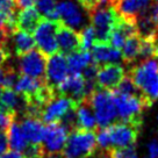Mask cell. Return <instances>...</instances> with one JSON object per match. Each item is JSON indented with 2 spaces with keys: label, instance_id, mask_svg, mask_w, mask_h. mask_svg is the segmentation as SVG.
Returning <instances> with one entry per match:
<instances>
[{
  "label": "cell",
  "instance_id": "cell-1",
  "mask_svg": "<svg viewBox=\"0 0 158 158\" xmlns=\"http://www.w3.org/2000/svg\"><path fill=\"white\" fill-rule=\"evenodd\" d=\"M129 76L149 105L158 100V56L139 60L130 69Z\"/></svg>",
  "mask_w": 158,
  "mask_h": 158
},
{
  "label": "cell",
  "instance_id": "cell-2",
  "mask_svg": "<svg viewBox=\"0 0 158 158\" xmlns=\"http://www.w3.org/2000/svg\"><path fill=\"white\" fill-rule=\"evenodd\" d=\"M86 99L89 101L95 113L98 127H107L116 121L118 109L112 89L97 87L93 93Z\"/></svg>",
  "mask_w": 158,
  "mask_h": 158
},
{
  "label": "cell",
  "instance_id": "cell-3",
  "mask_svg": "<svg viewBox=\"0 0 158 158\" xmlns=\"http://www.w3.org/2000/svg\"><path fill=\"white\" fill-rule=\"evenodd\" d=\"M97 147V133L94 130L76 128L71 130L62 152L65 158H89Z\"/></svg>",
  "mask_w": 158,
  "mask_h": 158
},
{
  "label": "cell",
  "instance_id": "cell-4",
  "mask_svg": "<svg viewBox=\"0 0 158 158\" xmlns=\"http://www.w3.org/2000/svg\"><path fill=\"white\" fill-rule=\"evenodd\" d=\"M118 15L114 5H97L89 12V18L95 31V42L109 43V37Z\"/></svg>",
  "mask_w": 158,
  "mask_h": 158
},
{
  "label": "cell",
  "instance_id": "cell-5",
  "mask_svg": "<svg viewBox=\"0 0 158 158\" xmlns=\"http://www.w3.org/2000/svg\"><path fill=\"white\" fill-rule=\"evenodd\" d=\"M113 93L118 109V118H120V121L141 123V115L144 109L150 106L142 94L118 93L115 91H113Z\"/></svg>",
  "mask_w": 158,
  "mask_h": 158
},
{
  "label": "cell",
  "instance_id": "cell-6",
  "mask_svg": "<svg viewBox=\"0 0 158 158\" xmlns=\"http://www.w3.org/2000/svg\"><path fill=\"white\" fill-rule=\"evenodd\" d=\"M60 23H62L60 20H50L44 18L41 20L40 25L34 31L35 42L37 48L48 57L50 55L59 51L56 35Z\"/></svg>",
  "mask_w": 158,
  "mask_h": 158
},
{
  "label": "cell",
  "instance_id": "cell-7",
  "mask_svg": "<svg viewBox=\"0 0 158 158\" xmlns=\"http://www.w3.org/2000/svg\"><path fill=\"white\" fill-rule=\"evenodd\" d=\"M76 107H77V102L73 99L60 93L57 95L54 94L42 106L40 116L44 123H52V122L60 121L66 114Z\"/></svg>",
  "mask_w": 158,
  "mask_h": 158
},
{
  "label": "cell",
  "instance_id": "cell-8",
  "mask_svg": "<svg viewBox=\"0 0 158 158\" xmlns=\"http://www.w3.org/2000/svg\"><path fill=\"white\" fill-rule=\"evenodd\" d=\"M57 13L59 20L73 29H83L87 26L89 13L76 0H60L57 2Z\"/></svg>",
  "mask_w": 158,
  "mask_h": 158
},
{
  "label": "cell",
  "instance_id": "cell-9",
  "mask_svg": "<svg viewBox=\"0 0 158 158\" xmlns=\"http://www.w3.org/2000/svg\"><path fill=\"white\" fill-rule=\"evenodd\" d=\"M71 129L62 121L47 123V130L42 142V148L47 153H59L63 151Z\"/></svg>",
  "mask_w": 158,
  "mask_h": 158
},
{
  "label": "cell",
  "instance_id": "cell-10",
  "mask_svg": "<svg viewBox=\"0 0 158 158\" xmlns=\"http://www.w3.org/2000/svg\"><path fill=\"white\" fill-rule=\"evenodd\" d=\"M48 63V56L41 50L33 49L19 56V71L21 74L45 80V70Z\"/></svg>",
  "mask_w": 158,
  "mask_h": 158
},
{
  "label": "cell",
  "instance_id": "cell-11",
  "mask_svg": "<svg viewBox=\"0 0 158 158\" xmlns=\"http://www.w3.org/2000/svg\"><path fill=\"white\" fill-rule=\"evenodd\" d=\"M139 124L141 123H136V122L118 121L107 126L110 134L112 148L134 145L137 139Z\"/></svg>",
  "mask_w": 158,
  "mask_h": 158
},
{
  "label": "cell",
  "instance_id": "cell-12",
  "mask_svg": "<svg viewBox=\"0 0 158 158\" xmlns=\"http://www.w3.org/2000/svg\"><path fill=\"white\" fill-rule=\"evenodd\" d=\"M69 73L70 70L66 55L62 54L60 51L50 55L45 70V81L48 86L55 91L56 87L69 76Z\"/></svg>",
  "mask_w": 158,
  "mask_h": 158
},
{
  "label": "cell",
  "instance_id": "cell-13",
  "mask_svg": "<svg viewBox=\"0 0 158 158\" xmlns=\"http://www.w3.org/2000/svg\"><path fill=\"white\" fill-rule=\"evenodd\" d=\"M55 91L68 95L78 104L87 98L86 79L81 72H70L69 76L56 87Z\"/></svg>",
  "mask_w": 158,
  "mask_h": 158
},
{
  "label": "cell",
  "instance_id": "cell-14",
  "mask_svg": "<svg viewBox=\"0 0 158 158\" xmlns=\"http://www.w3.org/2000/svg\"><path fill=\"white\" fill-rule=\"evenodd\" d=\"M123 66L118 63H108V64L99 65L97 73V85L98 87L106 89H114L120 81L124 78Z\"/></svg>",
  "mask_w": 158,
  "mask_h": 158
},
{
  "label": "cell",
  "instance_id": "cell-15",
  "mask_svg": "<svg viewBox=\"0 0 158 158\" xmlns=\"http://www.w3.org/2000/svg\"><path fill=\"white\" fill-rule=\"evenodd\" d=\"M56 39L58 43V50L62 54L69 55L71 52L81 50L80 33L76 31V29L69 26L64 25L63 22L59 25Z\"/></svg>",
  "mask_w": 158,
  "mask_h": 158
},
{
  "label": "cell",
  "instance_id": "cell-16",
  "mask_svg": "<svg viewBox=\"0 0 158 158\" xmlns=\"http://www.w3.org/2000/svg\"><path fill=\"white\" fill-rule=\"evenodd\" d=\"M20 126L29 143L42 144L47 130V126L42 118H39L36 115L27 114L20 122Z\"/></svg>",
  "mask_w": 158,
  "mask_h": 158
},
{
  "label": "cell",
  "instance_id": "cell-17",
  "mask_svg": "<svg viewBox=\"0 0 158 158\" xmlns=\"http://www.w3.org/2000/svg\"><path fill=\"white\" fill-rule=\"evenodd\" d=\"M92 58L98 65L108 64V63H118L123 60L122 51L118 48H114L110 43H99L95 42L92 47Z\"/></svg>",
  "mask_w": 158,
  "mask_h": 158
},
{
  "label": "cell",
  "instance_id": "cell-18",
  "mask_svg": "<svg viewBox=\"0 0 158 158\" xmlns=\"http://www.w3.org/2000/svg\"><path fill=\"white\" fill-rule=\"evenodd\" d=\"M151 4L152 0H116L114 7L120 15L135 20L148 10Z\"/></svg>",
  "mask_w": 158,
  "mask_h": 158
},
{
  "label": "cell",
  "instance_id": "cell-19",
  "mask_svg": "<svg viewBox=\"0 0 158 158\" xmlns=\"http://www.w3.org/2000/svg\"><path fill=\"white\" fill-rule=\"evenodd\" d=\"M76 118H77V128L94 130L98 127L95 113L87 99H84L83 101L77 104Z\"/></svg>",
  "mask_w": 158,
  "mask_h": 158
},
{
  "label": "cell",
  "instance_id": "cell-20",
  "mask_svg": "<svg viewBox=\"0 0 158 158\" xmlns=\"http://www.w3.org/2000/svg\"><path fill=\"white\" fill-rule=\"evenodd\" d=\"M41 14L40 12L36 10V7L29 6L22 8L20 13H18V18H16V29L25 30L28 31L30 34H33L35 29L37 28V26L41 22Z\"/></svg>",
  "mask_w": 158,
  "mask_h": 158
},
{
  "label": "cell",
  "instance_id": "cell-21",
  "mask_svg": "<svg viewBox=\"0 0 158 158\" xmlns=\"http://www.w3.org/2000/svg\"><path fill=\"white\" fill-rule=\"evenodd\" d=\"M0 108L16 114L20 109L28 108V102L25 97L18 93L14 89H2L0 97Z\"/></svg>",
  "mask_w": 158,
  "mask_h": 158
},
{
  "label": "cell",
  "instance_id": "cell-22",
  "mask_svg": "<svg viewBox=\"0 0 158 158\" xmlns=\"http://www.w3.org/2000/svg\"><path fill=\"white\" fill-rule=\"evenodd\" d=\"M10 39H12L14 52L18 57L28 52L30 50H33L36 47L35 37L30 33L25 31V30L15 29L10 36Z\"/></svg>",
  "mask_w": 158,
  "mask_h": 158
},
{
  "label": "cell",
  "instance_id": "cell-23",
  "mask_svg": "<svg viewBox=\"0 0 158 158\" xmlns=\"http://www.w3.org/2000/svg\"><path fill=\"white\" fill-rule=\"evenodd\" d=\"M7 135H8V142H10V149L16 150L20 152H23L25 149L28 147V139L23 134L20 123L16 121H13V123L10 126V128L7 129Z\"/></svg>",
  "mask_w": 158,
  "mask_h": 158
},
{
  "label": "cell",
  "instance_id": "cell-24",
  "mask_svg": "<svg viewBox=\"0 0 158 158\" xmlns=\"http://www.w3.org/2000/svg\"><path fill=\"white\" fill-rule=\"evenodd\" d=\"M141 45H142V37L138 35V33L129 36L127 39L122 49H121L122 50L123 60L127 64H131L138 59L139 51H141Z\"/></svg>",
  "mask_w": 158,
  "mask_h": 158
},
{
  "label": "cell",
  "instance_id": "cell-25",
  "mask_svg": "<svg viewBox=\"0 0 158 158\" xmlns=\"http://www.w3.org/2000/svg\"><path fill=\"white\" fill-rule=\"evenodd\" d=\"M70 72H83V70L93 62L92 54L87 50H78L66 55Z\"/></svg>",
  "mask_w": 158,
  "mask_h": 158
},
{
  "label": "cell",
  "instance_id": "cell-26",
  "mask_svg": "<svg viewBox=\"0 0 158 158\" xmlns=\"http://www.w3.org/2000/svg\"><path fill=\"white\" fill-rule=\"evenodd\" d=\"M56 0H35V7L40 12V14L45 19L59 20L57 8H56Z\"/></svg>",
  "mask_w": 158,
  "mask_h": 158
},
{
  "label": "cell",
  "instance_id": "cell-27",
  "mask_svg": "<svg viewBox=\"0 0 158 158\" xmlns=\"http://www.w3.org/2000/svg\"><path fill=\"white\" fill-rule=\"evenodd\" d=\"M18 78V71L13 66H5L0 69V86L2 89H13Z\"/></svg>",
  "mask_w": 158,
  "mask_h": 158
},
{
  "label": "cell",
  "instance_id": "cell-28",
  "mask_svg": "<svg viewBox=\"0 0 158 158\" xmlns=\"http://www.w3.org/2000/svg\"><path fill=\"white\" fill-rule=\"evenodd\" d=\"M80 41H81V50L89 51L92 49L93 44L95 43V31L92 25H87L80 30Z\"/></svg>",
  "mask_w": 158,
  "mask_h": 158
},
{
  "label": "cell",
  "instance_id": "cell-29",
  "mask_svg": "<svg viewBox=\"0 0 158 158\" xmlns=\"http://www.w3.org/2000/svg\"><path fill=\"white\" fill-rule=\"evenodd\" d=\"M112 158H137V152L134 145L120 147V148H110L108 150Z\"/></svg>",
  "mask_w": 158,
  "mask_h": 158
},
{
  "label": "cell",
  "instance_id": "cell-30",
  "mask_svg": "<svg viewBox=\"0 0 158 158\" xmlns=\"http://www.w3.org/2000/svg\"><path fill=\"white\" fill-rule=\"evenodd\" d=\"M97 143L104 150H109L112 148L110 142V134H109L108 127H99L97 130Z\"/></svg>",
  "mask_w": 158,
  "mask_h": 158
},
{
  "label": "cell",
  "instance_id": "cell-31",
  "mask_svg": "<svg viewBox=\"0 0 158 158\" xmlns=\"http://www.w3.org/2000/svg\"><path fill=\"white\" fill-rule=\"evenodd\" d=\"M16 114L10 110L0 108V130H7L15 120Z\"/></svg>",
  "mask_w": 158,
  "mask_h": 158
},
{
  "label": "cell",
  "instance_id": "cell-32",
  "mask_svg": "<svg viewBox=\"0 0 158 158\" xmlns=\"http://www.w3.org/2000/svg\"><path fill=\"white\" fill-rule=\"evenodd\" d=\"M19 6L15 0H0V10L6 13H18Z\"/></svg>",
  "mask_w": 158,
  "mask_h": 158
},
{
  "label": "cell",
  "instance_id": "cell-33",
  "mask_svg": "<svg viewBox=\"0 0 158 158\" xmlns=\"http://www.w3.org/2000/svg\"><path fill=\"white\" fill-rule=\"evenodd\" d=\"M10 142H8V135L7 130H0V156L8 151Z\"/></svg>",
  "mask_w": 158,
  "mask_h": 158
},
{
  "label": "cell",
  "instance_id": "cell-34",
  "mask_svg": "<svg viewBox=\"0 0 158 158\" xmlns=\"http://www.w3.org/2000/svg\"><path fill=\"white\" fill-rule=\"evenodd\" d=\"M149 158H158V142L157 141H151L148 145Z\"/></svg>",
  "mask_w": 158,
  "mask_h": 158
},
{
  "label": "cell",
  "instance_id": "cell-35",
  "mask_svg": "<svg viewBox=\"0 0 158 158\" xmlns=\"http://www.w3.org/2000/svg\"><path fill=\"white\" fill-rule=\"evenodd\" d=\"M0 158H25L23 153L20 152V151H16V150H8L7 152H5L4 155H1Z\"/></svg>",
  "mask_w": 158,
  "mask_h": 158
},
{
  "label": "cell",
  "instance_id": "cell-36",
  "mask_svg": "<svg viewBox=\"0 0 158 158\" xmlns=\"http://www.w3.org/2000/svg\"><path fill=\"white\" fill-rule=\"evenodd\" d=\"M8 58H10V51L6 50V48H0V69L4 66Z\"/></svg>",
  "mask_w": 158,
  "mask_h": 158
},
{
  "label": "cell",
  "instance_id": "cell-37",
  "mask_svg": "<svg viewBox=\"0 0 158 158\" xmlns=\"http://www.w3.org/2000/svg\"><path fill=\"white\" fill-rule=\"evenodd\" d=\"M15 1L19 6V8H26V7L33 6L35 4V0H15Z\"/></svg>",
  "mask_w": 158,
  "mask_h": 158
},
{
  "label": "cell",
  "instance_id": "cell-38",
  "mask_svg": "<svg viewBox=\"0 0 158 158\" xmlns=\"http://www.w3.org/2000/svg\"><path fill=\"white\" fill-rule=\"evenodd\" d=\"M41 158H65L64 155L62 153L60 155V152L59 153H47L44 152L42 156H41Z\"/></svg>",
  "mask_w": 158,
  "mask_h": 158
},
{
  "label": "cell",
  "instance_id": "cell-39",
  "mask_svg": "<svg viewBox=\"0 0 158 158\" xmlns=\"http://www.w3.org/2000/svg\"><path fill=\"white\" fill-rule=\"evenodd\" d=\"M1 92H2V87L0 86V97H1Z\"/></svg>",
  "mask_w": 158,
  "mask_h": 158
},
{
  "label": "cell",
  "instance_id": "cell-40",
  "mask_svg": "<svg viewBox=\"0 0 158 158\" xmlns=\"http://www.w3.org/2000/svg\"><path fill=\"white\" fill-rule=\"evenodd\" d=\"M155 1H158V0H155Z\"/></svg>",
  "mask_w": 158,
  "mask_h": 158
},
{
  "label": "cell",
  "instance_id": "cell-41",
  "mask_svg": "<svg viewBox=\"0 0 158 158\" xmlns=\"http://www.w3.org/2000/svg\"><path fill=\"white\" fill-rule=\"evenodd\" d=\"M25 158H26V157H25Z\"/></svg>",
  "mask_w": 158,
  "mask_h": 158
}]
</instances>
